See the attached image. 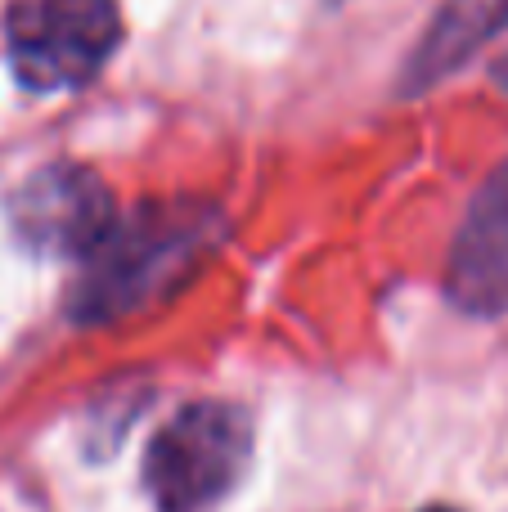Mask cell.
Returning a JSON list of instances; mask_svg holds the SVG:
<instances>
[{"mask_svg":"<svg viewBox=\"0 0 508 512\" xmlns=\"http://www.w3.org/2000/svg\"><path fill=\"white\" fill-rule=\"evenodd\" d=\"M221 239V212L212 203H149L104 234L86 256V270L68 292L77 324H108L144 310L194 270Z\"/></svg>","mask_w":508,"mask_h":512,"instance_id":"cell-1","label":"cell"},{"mask_svg":"<svg viewBox=\"0 0 508 512\" xmlns=\"http://www.w3.org/2000/svg\"><path fill=\"white\" fill-rule=\"evenodd\" d=\"M446 292L468 315L508 310V162L477 189L455 234Z\"/></svg>","mask_w":508,"mask_h":512,"instance_id":"cell-5","label":"cell"},{"mask_svg":"<svg viewBox=\"0 0 508 512\" xmlns=\"http://www.w3.org/2000/svg\"><path fill=\"white\" fill-rule=\"evenodd\" d=\"M504 23H508V0H450L441 9V18L432 23L428 41L414 54V86L446 77L464 54H473Z\"/></svg>","mask_w":508,"mask_h":512,"instance_id":"cell-6","label":"cell"},{"mask_svg":"<svg viewBox=\"0 0 508 512\" xmlns=\"http://www.w3.org/2000/svg\"><path fill=\"white\" fill-rule=\"evenodd\" d=\"M423 512H455V508H441V504H437V508H423Z\"/></svg>","mask_w":508,"mask_h":512,"instance_id":"cell-7","label":"cell"},{"mask_svg":"<svg viewBox=\"0 0 508 512\" xmlns=\"http://www.w3.org/2000/svg\"><path fill=\"white\" fill-rule=\"evenodd\" d=\"M252 463V418L230 400L185 405L144 454V486L158 512H212Z\"/></svg>","mask_w":508,"mask_h":512,"instance_id":"cell-2","label":"cell"},{"mask_svg":"<svg viewBox=\"0 0 508 512\" xmlns=\"http://www.w3.org/2000/svg\"><path fill=\"white\" fill-rule=\"evenodd\" d=\"M9 225L27 252L86 261L113 230V194L81 162H54L14 189Z\"/></svg>","mask_w":508,"mask_h":512,"instance_id":"cell-4","label":"cell"},{"mask_svg":"<svg viewBox=\"0 0 508 512\" xmlns=\"http://www.w3.org/2000/svg\"><path fill=\"white\" fill-rule=\"evenodd\" d=\"M9 63L36 95L77 90L122 41L117 0H18L9 9Z\"/></svg>","mask_w":508,"mask_h":512,"instance_id":"cell-3","label":"cell"}]
</instances>
